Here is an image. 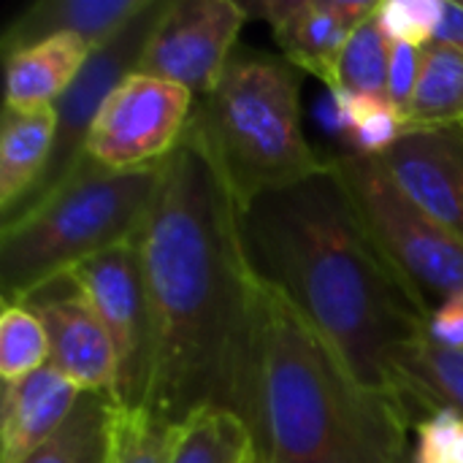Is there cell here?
Returning <instances> with one entry per match:
<instances>
[{"label":"cell","mask_w":463,"mask_h":463,"mask_svg":"<svg viewBox=\"0 0 463 463\" xmlns=\"http://www.w3.org/2000/svg\"><path fill=\"white\" fill-rule=\"evenodd\" d=\"M380 160L431 220L463 241V128L407 133Z\"/></svg>","instance_id":"4fadbf2b"},{"label":"cell","mask_w":463,"mask_h":463,"mask_svg":"<svg viewBox=\"0 0 463 463\" xmlns=\"http://www.w3.org/2000/svg\"><path fill=\"white\" fill-rule=\"evenodd\" d=\"M396 396L418 418L453 410L463 418V350L439 347L429 334L410 342L396 358ZM420 423V418H418Z\"/></svg>","instance_id":"ac0fdd59"},{"label":"cell","mask_w":463,"mask_h":463,"mask_svg":"<svg viewBox=\"0 0 463 463\" xmlns=\"http://www.w3.org/2000/svg\"><path fill=\"white\" fill-rule=\"evenodd\" d=\"M426 334L439 347L463 350V296L448 298L445 304H439L431 312L429 326H426Z\"/></svg>","instance_id":"f1b7e54d"},{"label":"cell","mask_w":463,"mask_h":463,"mask_svg":"<svg viewBox=\"0 0 463 463\" xmlns=\"http://www.w3.org/2000/svg\"><path fill=\"white\" fill-rule=\"evenodd\" d=\"M43 323L49 336V366L68 377L81 393H100L114 402L117 353L84 293L60 277L22 301Z\"/></svg>","instance_id":"8fae6325"},{"label":"cell","mask_w":463,"mask_h":463,"mask_svg":"<svg viewBox=\"0 0 463 463\" xmlns=\"http://www.w3.org/2000/svg\"><path fill=\"white\" fill-rule=\"evenodd\" d=\"M252 266L334 345L372 393L396 396V358L429 315L372 241L331 160L241 212ZM402 402V399H399Z\"/></svg>","instance_id":"7a4b0ae2"},{"label":"cell","mask_w":463,"mask_h":463,"mask_svg":"<svg viewBox=\"0 0 463 463\" xmlns=\"http://www.w3.org/2000/svg\"><path fill=\"white\" fill-rule=\"evenodd\" d=\"M258 458L247 423L228 410H201L179 426L168 463H252Z\"/></svg>","instance_id":"44dd1931"},{"label":"cell","mask_w":463,"mask_h":463,"mask_svg":"<svg viewBox=\"0 0 463 463\" xmlns=\"http://www.w3.org/2000/svg\"><path fill=\"white\" fill-rule=\"evenodd\" d=\"M442 16V0H383L377 5V24L393 43L429 46Z\"/></svg>","instance_id":"d4e9b609"},{"label":"cell","mask_w":463,"mask_h":463,"mask_svg":"<svg viewBox=\"0 0 463 463\" xmlns=\"http://www.w3.org/2000/svg\"><path fill=\"white\" fill-rule=\"evenodd\" d=\"M388 62H391V41L377 24V19L372 16L350 35L336 62V81L331 90L369 92V95L388 98Z\"/></svg>","instance_id":"603a6c76"},{"label":"cell","mask_w":463,"mask_h":463,"mask_svg":"<svg viewBox=\"0 0 463 463\" xmlns=\"http://www.w3.org/2000/svg\"><path fill=\"white\" fill-rule=\"evenodd\" d=\"M49 366V336L43 323L24 304H5L0 317V377L19 383Z\"/></svg>","instance_id":"cb8c5ba5"},{"label":"cell","mask_w":463,"mask_h":463,"mask_svg":"<svg viewBox=\"0 0 463 463\" xmlns=\"http://www.w3.org/2000/svg\"><path fill=\"white\" fill-rule=\"evenodd\" d=\"M176 439L179 426H171L146 410H122L114 404L106 463H168Z\"/></svg>","instance_id":"7402d4cb"},{"label":"cell","mask_w":463,"mask_h":463,"mask_svg":"<svg viewBox=\"0 0 463 463\" xmlns=\"http://www.w3.org/2000/svg\"><path fill=\"white\" fill-rule=\"evenodd\" d=\"M423 71V46L412 43H393L391 41V62H388V100L393 109L407 117L418 81ZM407 122V119H404Z\"/></svg>","instance_id":"83f0119b"},{"label":"cell","mask_w":463,"mask_h":463,"mask_svg":"<svg viewBox=\"0 0 463 463\" xmlns=\"http://www.w3.org/2000/svg\"><path fill=\"white\" fill-rule=\"evenodd\" d=\"M195 95L174 81L133 73L103 103L84 155L103 171H136L163 163L182 141Z\"/></svg>","instance_id":"9c48e42d"},{"label":"cell","mask_w":463,"mask_h":463,"mask_svg":"<svg viewBox=\"0 0 463 463\" xmlns=\"http://www.w3.org/2000/svg\"><path fill=\"white\" fill-rule=\"evenodd\" d=\"M57 136L54 109H3L0 125V214H11L41 182Z\"/></svg>","instance_id":"e0dca14e"},{"label":"cell","mask_w":463,"mask_h":463,"mask_svg":"<svg viewBox=\"0 0 463 463\" xmlns=\"http://www.w3.org/2000/svg\"><path fill=\"white\" fill-rule=\"evenodd\" d=\"M92 46L79 35H54L5 54V109L54 106L76 81Z\"/></svg>","instance_id":"2e32d148"},{"label":"cell","mask_w":463,"mask_h":463,"mask_svg":"<svg viewBox=\"0 0 463 463\" xmlns=\"http://www.w3.org/2000/svg\"><path fill=\"white\" fill-rule=\"evenodd\" d=\"M404 117L393 109L391 100H383L372 114H366L350 133H347V152L383 157L407 136Z\"/></svg>","instance_id":"4316f807"},{"label":"cell","mask_w":463,"mask_h":463,"mask_svg":"<svg viewBox=\"0 0 463 463\" xmlns=\"http://www.w3.org/2000/svg\"><path fill=\"white\" fill-rule=\"evenodd\" d=\"M62 277L84 293L114 345V404L122 410H144L152 377V320L138 236L81 260Z\"/></svg>","instance_id":"ba28073f"},{"label":"cell","mask_w":463,"mask_h":463,"mask_svg":"<svg viewBox=\"0 0 463 463\" xmlns=\"http://www.w3.org/2000/svg\"><path fill=\"white\" fill-rule=\"evenodd\" d=\"M168 8V0H149L146 8L133 16L122 30H117L111 38H106L100 46L92 49L90 60L84 62L76 81L65 90V95L52 106L57 114V136L54 149L49 157V165L35 184V190L11 212L3 217V222H11L38 203H43L52 193H57L84 163V149L90 130L109 100V95L133 73H138V62L144 57V49L163 19Z\"/></svg>","instance_id":"52a82bcc"},{"label":"cell","mask_w":463,"mask_h":463,"mask_svg":"<svg viewBox=\"0 0 463 463\" xmlns=\"http://www.w3.org/2000/svg\"><path fill=\"white\" fill-rule=\"evenodd\" d=\"M396 463H415V461H412V448H407V450H404V453L399 456V461H396Z\"/></svg>","instance_id":"4dcf8cb0"},{"label":"cell","mask_w":463,"mask_h":463,"mask_svg":"<svg viewBox=\"0 0 463 463\" xmlns=\"http://www.w3.org/2000/svg\"><path fill=\"white\" fill-rule=\"evenodd\" d=\"M114 402L100 393H81L54 437L22 463H106Z\"/></svg>","instance_id":"ffe728a7"},{"label":"cell","mask_w":463,"mask_h":463,"mask_svg":"<svg viewBox=\"0 0 463 463\" xmlns=\"http://www.w3.org/2000/svg\"><path fill=\"white\" fill-rule=\"evenodd\" d=\"M269 22L282 57L298 71L317 76L328 90L350 35L377 14V0H255L241 3Z\"/></svg>","instance_id":"7c38bea8"},{"label":"cell","mask_w":463,"mask_h":463,"mask_svg":"<svg viewBox=\"0 0 463 463\" xmlns=\"http://www.w3.org/2000/svg\"><path fill=\"white\" fill-rule=\"evenodd\" d=\"M138 250L152 320L144 410L171 426L201 410L247 420L258 271L241 209L193 117L163 160Z\"/></svg>","instance_id":"6da1fadb"},{"label":"cell","mask_w":463,"mask_h":463,"mask_svg":"<svg viewBox=\"0 0 463 463\" xmlns=\"http://www.w3.org/2000/svg\"><path fill=\"white\" fill-rule=\"evenodd\" d=\"M250 19L236 0H168L138 73L157 76L206 98L236 54V41Z\"/></svg>","instance_id":"30bf717a"},{"label":"cell","mask_w":463,"mask_h":463,"mask_svg":"<svg viewBox=\"0 0 463 463\" xmlns=\"http://www.w3.org/2000/svg\"><path fill=\"white\" fill-rule=\"evenodd\" d=\"M252 463H260V461H258V458H255V461H252Z\"/></svg>","instance_id":"1f68e13d"},{"label":"cell","mask_w":463,"mask_h":463,"mask_svg":"<svg viewBox=\"0 0 463 463\" xmlns=\"http://www.w3.org/2000/svg\"><path fill=\"white\" fill-rule=\"evenodd\" d=\"M431 43L453 46L463 52V0H453V3L442 0V16Z\"/></svg>","instance_id":"f546056e"},{"label":"cell","mask_w":463,"mask_h":463,"mask_svg":"<svg viewBox=\"0 0 463 463\" xmlns=\"http://www.w3.org/2000/svg\"><path fill=\"white\" fill-rule=\"evenodd\" d=\"M415 434V463H463V418L458 412L439 410L429 418H420Z\"/></svg>","instance_id":"484cf974"},{"label":"cell","mask_w":463,"mask_h":463,"mask_svg":"<svg viewBox=\"0 0 463 463\" xmlns=\"http://www.w3.org/2000/svg\"><path fill=\"white\" fill-rule=\"evenodd\" d=\"M193 122L241 212L328 165L304 138L301 71L285 57L236 52L217 87L195 100Z\"/></svg>","instance_id":"277c9868"},{"label":"cell","mask_w":463,"mask_h":463,"mask_svg":"<svg viewBox=\"0 0 463 463\" xmlns=\"http://www.w3.org/2000/svg\"><path fill=\"white\" fill-rule=\"evenodd\" d=\"M149 0H38L19 11L5 27L3 54L54 35H79L92 49L122 30Z\"/></svg>","instance_id":"9a60e30c"},{"label":"cell","mask_w":463,"mask_h":463,"mask_svg":"<svg viewBox=\"0 0 463 463\" xmlns=\"http://www.w3.org/2000/svg\"><path fill=\"white\" fill-rule=\"evenodd\" d=\"M361 222L418 307L431 312L463 296V241L431 220L388 174L380 157L339 152L328 157Z\"/></svg>","instance_id":"8992f818"},{"label":"cell","mask_w":463,"mask_h":463,"mask_svg":"<svg viewBox=\"0 0 463 463\" xmlns=\"http://www.w3.org/2000/svg\"><path fill=\"white\" fill-rule=\"evenodd\" d=\"M407 130L463 128V52L442 43L423 46V71L407 111Z\"/></svg>","instance_id":"d6986e66"},{"label":"cell","mask_w":463,"mask_h":463,"mask_svg":"<svg viewBox=\"0 0 463 463\" xmlns=\"http://www.w3.org/2000/svg\"><path fill=\"white\" fill-rule=\"evenodd\" d=\"M258 271V269H255ZM247 429L260 463H396L418 418L372 393L263 274L255 279Z\"/></svg>","instance_id":"3957f363"},{"label":"cell","mask_w":463,"mask_h":463,"mask_svg":"<svg viewBox=\"0 0 463 463\" xmlns=\"http://www.w3.org/2000/svg\"><path fill=\"white\" fill-rule=\"evenodd\" d=\"M81 391L57 369L3 385L0 399V463H22L38 450L73 412Z\"/></svg>","instance_id":"5bb4252c"},{"label":"cell","mask_w":463,"mask_h":463,"mask_svg":"<svg viewBox=\"0 0 463 463\" xmlns=\"http://www.w3.org/2000/svg\"><path fill=\"white\" fill-rule=\"evenodd\" d=\"M163 163L103 171L90 157L27 214L3 222L0 285L5 304H22L81 260L141 233Z\"/></svg>","instance_id":"5b68a950"}]
</instances>
